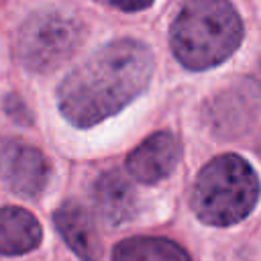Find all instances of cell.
<instances>
[{"mask_svg": "<svg viewBox=\"0 0 261 261\" xmlns=\"http://www.w3.org/2000/svg\"><path fill=\"white\" fill-rule=\"evenodd\" d=\"M55 226L69 249L84 261H96L102 253L92 216L77 202H63L53 214Z\"/></svg>", "mask_w": 261, "mask_h": 261, "instance_id": "cell-7", "label": "cell"}, {"mask_svg": "<svg viewBox=\"0 0 261 261\" xmlns=\"http://www.w3.org/2000/svg\"><path fill=\"white\" fill-rule=\"evenodd\" d=\"M243 22L228 0H186L169 31L171 51L188 69H208L234 53Z\"/></svg>", "mask_w": 261, "mask_h": 261, "instance_id": "cell-2", "label": "cell"}, {"mask_svg": "<svg viewBox=\"0 0 261 261\" xmlns=\"http://www.w3.org/2000/svg\"><path fill=\"white\" fill-rule=\"evenodd\" d=\"M41 224L24 208H0V255H20L41 243Z\"/></svg>", "mask_w": 261, "mask_h": 261, "instance_id": "cell-9", "label": "cell"}, {"mask_svg": "<svg viewBox=\"0 0 261 261\" xmlns=\"http://www.w3.org/2000/svg\"><path fill=\"white\" fill-rule=\"evenodd\" d=\"M153 67V53L145 43L137 39L110 41L59 84V110L73 126H94L143 94Z\"/></svg>", "mask_w": 261, "mask_h": 261, "instance_id": "cell-1", "label": "cell"}, {"mask_svg": "<svg viewBox=\"0 0 261 261\" xmlns=\"http://www.w3.org/2000/svg\"><path fill=\"white\" fill-rule=\"evenodd\" d=\"M114 261H192L173 241L159 237H135L120 241L112 253Z\"/></svg>", "mask_w": 261, "mask_h": 261, "instance_id": "cell-10", "label": "cell"}, {"mask_svg": "<svg viewBox=\"0 0 261 261\" xmlns=\"http://www.w3.org/2000/svg\"><path fill=\"white\" fill-rule=\"evenodd\" d=\"M94 202L108 224L128 220L137 210V194L130 181L116 169L104 171L94 184Z\"/></svg>", "mask_w": 261, "mask_h": 261, "instance_id": "cell-8", "label": "cell"}, {"mask_svg": "<svg viewBox=\"0 0 261 261\" xmlns=\"http://www.w3.org/2000/svg\"><path fill=\"white\" fill-rule=\"evenodd\" d=\"M49 173V161L39 149L16 141H0V175L14 194L37 198L45 190Z\"/></svg>", "mask_w": 261, "mask_h": 261, "instance_id": "cell-5", "label": "cell"}, {"mask_svg": "<svg viewBox=\"0 0 261 261\" xmlns=\"http://www.w3.org/2000/svg\"><path fill=\"white\" fill-rule=\"evenodd\" d=\"M106 6H112V8H118V10H124V12H139L147 6H151L153 0H98Z\"/></svg>", "mask_w": 261, "mask_h": 261, "instance_id": "cell-11", "label": "cell"}, {"mask_svg": "<svg viewBox=\"0 0 261 261\" xmlns=\"http://www.w3.org/2000/svg\"><path fill=\"white\" fill-rule=\"evenodd\" d=\"M179 159V145L177 139L167 133L159 130L145 139L126 159L128 173L143 181V184H157L159 179L167 177Z\"/></svg>", "mask_w": 261, "mask_h": 261, "instance_id": "cell-6", "label": "cell"}, {"mask_svg": "<svg viewBox=\"0 0 261 261\" xmlns=\"http://www.w3.org/2000/svg\"><path fill=\"white\" fill-rule=\"evenodd\" d=\"M259 198V179L253 167L237 155H220L202 167L192 192L196 216L214 226L243 220Z\"/></svg>", "mask_w": 261, "mask_h": 261, "instance_id": "cell-3", "label": "cell"}, {"mask_svg": "<svg viewBox=\"0 0 261 261\" xmlns=\"http://www.w3.org/2000/svg\"><path fill=\"white\" fill-rule=\"evenodd\" d=\"M86 39L84 20L67 8H41L16 33L14 53L22 67L47 73L63 65Z\"/></svg>", "mask_w": 261, "mask_h": 261, "instance_id": "cell-4", "label": "cell"}]
</instances>
